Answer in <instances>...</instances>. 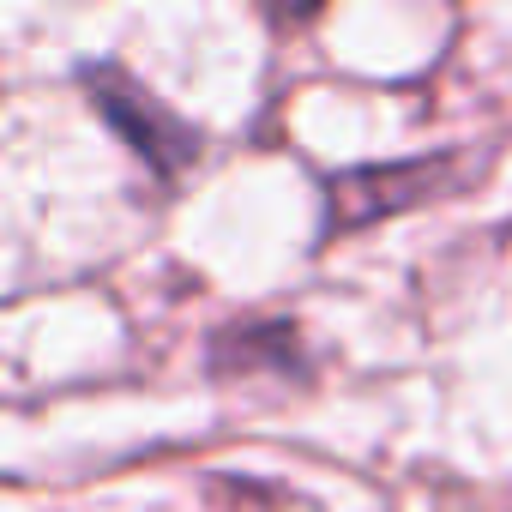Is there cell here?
Listing matches in <instances>:
<instances>
[{
	"label": "cell",
	"mask_w": 512,
	"mask_h": 512,
	"mask_svg": "<svg viewBox=\"0 0 512 512\" xmlns=\"http://www.w3.org/2000/svg\"><path fill=\"white\" fill-rule=\"evenodd\" d=\"M85 91H91V109H97V115L133 145V157L151 163L157 175H181V169L199 157V133H193L169 103H157L151 91H139L127 73L91 67V73H85Z\"/></svg>",
	"instance_id": "1"
}]
</instances>
